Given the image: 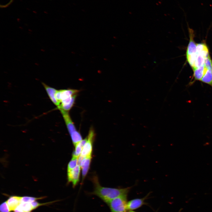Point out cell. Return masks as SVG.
<instances>
[{
  "label": "cell",
  "instance_id": "8992f818",
  "mask_svg": "<svg viewBox=\"0 0 212 212\" xmlns=\"http://www.w3.org/2000/svg\"><path fill=\"white\" fill-rule=\"evenodd\" d=\"M81 168L79 165L74 168L67 172V180L69 183H71L73 187L78 184L80 180Z\"/></svg>",
  "mask_w": 212,
  "mask_h": 212
},
{
  "label": "cell",
  "instance_id": "9a60e30c",
  "mask_svg": "<svg viewBox=\"0 0 212 212\" xmlns=\"http://www.w3.org/2000/svg\"><path fill=\"white\" fill-rule=\"evenodd\" d=\"M75 147V149L73 151L72 157L78 158L80 155L83 147L80 143L77 144Z\"/></svg>",
  "mask_w": 212,
  "mask_h": 212
},
{
  "label": "cell",
  "instance_id": "9c48e42d",
  "mask_svg": "<svg viewBox=\"0 0 212 212\" xmlns=\"http://www.w3.org/2000/svg\"><path fill=\"white\" fill-rule=\"evenodd\" d=\"M145 198H137L127 202V210L132 211L137 209L144 204Z\"/></svg>",
  "mask_w": 212,
  "mask_h": 212
},
{
  "label": "cell",
  "instance_id": "277c9868",
  "mask_svg": "<svg viewBox=\"0 0 212 212\" xmlns=\"http://www.w3.org/2000/svg\"><path fill=\"white\" fill-rule=\"evenodd\" d=\"M78 92L77 90L73 89L57 90L55 97L59 105L61 103L69 100L72 97L77 95Z\"/></svg>",
  "mask_w": 212,
  "mask_h": 212
},
{
  "label": "cell",
  "instance_id": "4fadbf2b",
  "mask_svg": "<svg viewBox=\"0 0 212 212\" xmlns=\"http://www.w3.org/2000/svg\"><path fill=\"white\" fill-rule=\"evenodd\" d=\"M73 145L75 146L82 140V136L79 132L76 130L70 135Z\"/></svg>",
  "mask_w": 212,
  "mask_h": 212
},
{
  "label": "cell",
  "instance_id": "5bb4252c",
  "mask_svg": "<svg viewBox=\"0 0 212 212\" xmlns=\"http://www.w3.org/2000/svg\"><path fill=\"white\" fill-rule=\"evenodd\" d=\"M78 158L72 157L68 163L67 167V172L72 170L78 164Z\"/></svg>",
  "mask_w": 212,
  "mask_h": 212
},
{
  "label": "cell",
  "instance_id": "3957f363",
  "mask_svg": "<svg viewBox=\"0 0 212 212\" xmlns=\"http://www.w3.org/2000/svg\"><path fill=\"white\" fill-rule=\"evenodd\" d=\"M127 194L115 198L106 204L109 207L111 212H127Z\"/></svg>",
  "mask_w": 212,
  "mask_h": 212
},
{
  "label": "cell",
  "instance_id": "7a4b0ae2",
  "mask_svg": "<svg viewBox=\"0 0 212 212\" xmlns=\"http://www.w3.org/2000/svg\"><path fill=\"white\" fill-rule=\"evenodd\" d=\"M44 198L43 197L36 198L30 196H22L20 202L14 211V212H32L38 207L52 203L51 202L44 203L38 202L37 201Z\"/></svg>",
  "mask_w": 212,
  "mask_h": 212
},
{
  "label": "cell",
  "instance_id": "8fae6325",
  "mask_svg": "<svg viewBox=\"0 0 212 212\" xmlns=\"http://www.w3.org/2000/svg\"><path fill=\"white\" fill-rule=\"evenodd\" d=\"M207 70V69L205 67L204 64L193 70V82L196 81H200Z\"/></svg>",
  "mask_w": 212,
  "mask_h": 212
},
{
  "label": "cell",
  "instance_id": "e0dca14e",
  "mask_svg": "<svg viewBox=\"0 0 212 212\" xmlns=\"http://www.w3.org/2000/svg\"><path fill=\"white\" fill-rule=\"evenodd\" d=\"M129 212H135L133 211H130Z\"/></svg>",
  "mask_w": 212,
  "mask_h": 212
},
{
  "label": "cell",
  "instance_id": "ba28073f",
  "mask_svg": "<svg viewBox=\"0 0 212 212\" xmlns=\"http://www.w3.org/2000/svg\"><path fill=\"white\" fill-rule=\"evenodd\" d=\"M64 118L68 132L71 134L77 130L75 127L69 115L68 111L59 110Z\"/></svg>",
  "mask_w": 212,
  "mask_h": 212
},
{
  "label": "cell",
  "instance_id": "7c38bea8",
  "mask_svg": "<svg viewBox=\"0 0 212 212\" xmlns=\"http://www.w3.org/2000/svg\"><path fill=\"white\" fill-rule=\"evenodd\" d=\"M92 155L86 157L85 161L81 169L82 180H84L89 170L92 159Z\"/></svg>",
  "mask_w": 212,
  "mask_h": 212
},
{
  "label": "cell",
  "instance_id": "5b68a950",
  "mask_svg": "<svg viewBox=\"0 0 212 212\" xmlns=\"http://www.w3.org/2000/svg\"><path fill=\"white\" fill-rule=\"evenodd\" d=\"M95 134L92 128H90L87 136V140L83 148L80 156L83 157L92 155L93 144Z\"/></svg>",
  "mask_w": 212,
  "mask_h": 212
},
{
  "label": "cell",
  "instance_id": "6da1fadb",
  "mask_svg": "<svg viewBox=\"0 0 212 212\" xmlns=\"http://www.w3.org/2000/svg\"><path fill=\"white\" fill-rule=\"evenodd\" d=\"M93 181L94 189L90 194L97 196L106 203L115 198L127 194L131 187L117 188L102 187L100 185L96 177L93 178Z\"/></svg>",
  "mask_w": 212,
  "mask_h": 212
},
{
  "label": "cell",
  "instance_id": "52a82bcc",
  "mask_svg": "<svg viewBox=\"0 0 212 212\" xmlns=\"http://www.w3.org/2000/svg\"><path fill=\"white\" fill-rule=\"evenodd\" d=\"M190 40L186 51V57L195 54L197 52V44L194 40L193 30L189 28Z\"/></svg>",
  "mask_w": 212,
  "mask_h": 212
},
{
  "label": "cell",
  "instance_id": "30bf717a",
  "mask_svg": "<svg viewBox=\"0 0 212 212\" xmlns=\"http://www.w3.org/2000/svg\"><path fill=\"white\" fill-rule=\"evenodd\" d=\"M42 84L50 99L53 103L57 107L59 105V104L55 97V94L57 90L48 86L43 82L42 83Z\"/></svg>",
  "mask_w": 212,
  "mask_h": 212
},
{
  "label": "cell",
  "instance_id": "2e32d148",
  "mask_svg": "<svg viewBox=\"0 0 212 212\" xmlns=\"http://www.w3.org/2000/svg\"><path fill=\"white\" fill-rule=\"evenodd\" d=\"M204 65L207 70H212V60L210 55L205 59Z\"/></svg>",
  "mask_w": 212,
  "mask_h": 212
}]
</instances>
